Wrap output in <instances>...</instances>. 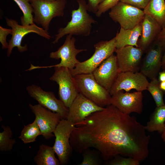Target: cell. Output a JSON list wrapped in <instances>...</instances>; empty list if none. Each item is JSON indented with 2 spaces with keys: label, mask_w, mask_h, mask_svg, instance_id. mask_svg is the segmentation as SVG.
Returning a JSON list of instances; mask_svg holds the SVG:
<instances>
[{
  "label": "cell",
  "mask_w": 165,
  "mask_h": 165,
  "mask_svg": "<svg viewBox=\"0 0 165 165\" xmlns=\"http://www.w3.org/2000/svg\"><path fill=\"white\" fill-rule=\"evenodd\" d=\"M79 7L72 11L71 20L64 28H60L55 36L53 44L57 43L64 35L87 36L90 34L92 24L97 22L87 13V3L85 0H76Z\"/></svg>",
  "instance_id": "6da1fadb"
},
{
  "label": "cell",
  "mask_w": 165,
  "mask_h": 165,
  "mask_svg": "<svg viewBox=\"0 0 165 165\" xmlns=\"http://www.w3.org/2000/svg\"><path fill=\"white\" fill-rule=\"evenodd\" d=\"M73 77L79 93L99 106L105 107L111 104L112 96L97 82L93 73L78 74Z\"/></svg>",
  "instance_id": "7a4b0ae2"
},
{
  "label": "cell",
  "mask_w": 165,
  "mask_h": 165,
  "mask_svg": "<svg viewBox=\"0 0 165 165\" xmlns=\"http://www.w3.org/2000/svg\"><path fill=\"white\" fill-rule=\"evenodd\" d=\"M30 2L33 8L34 23L47 31L53 18L63 16L67 3L66 0H30Z\"/></svg>",
  "instance_id": "3957f363"
},
{
  "label": "cell",
  "mask_w": 165,
  "mask_h": 165,
  "mask_svg": "<svg viewBox=\"0 0 165 165\" xmlns=\"http://www.w3.org/2000/svg\"><path fill=\"white\" fill-rule=\"evenodd\" d=\"M115 37L109 41H101L94 45L95 51L87 60L79 61L70 70L73 76L82 74L92 73L105 60L113 54L116 49Z\"/></svg>",
  "instance_id": "277c9868"
},
{
  "label": "cell",
  "mask_w": 165,
  "mask_h": 165,
  "mask_svg": "<svg viewBox=\"0 0 165 165\" xmlns=\"http://www.w3.org/2000/svg\"><path fill=\"white\" fill-rule=\"evenodd\" d=\"M75 38L72 35H67L64 44L57 51L50 53V58L56 60L61 59L59 63L54 65L43 66H35L31 64L30 68L26 71L55 67H64L70 70L72 69L79 62L76 59V56L79 53L87 50L86 49H76L75 45Z\"/></svg>",
  "instance_id": "5b68a950"
},
{
  "label": "cell",
  "mask_w": 165,
  "mask_h": 165,
  "mask_svg": "<svg viewBox=\"0 0 165 165\" xmlns=\"http://www.w3.org/2000/svg\"><path fill=\"white\" fill-rule=\"evenodd\" d=\"M75 127L73 123L62 119L53 132L55 139L53 147L61 165H66L72 155L73 149L70 139Z\"/></svg>",
  "instance_id": "8992f818"
},
{
  "label": "cell",
  "mask_w": 165,
  "mask_h": 165,
  "mask_svg": "<svg viewBox=\"0 0 165 165\" xmlns=\"http://www.w3.org/2000/svg\"><path fill=\"white\" fill-rule=\"evenodd\" d=\"M49 79L58 85L59 99L68 108L79 93L78 88L70 69L64 67H55Z\"/></svg>",
  "instance_id": "52a82bcc"
},
{
  "label": "cell",
  "mask_w": 165,
  "mask_h": 165,
  "mask_svg": "<svg viewBox=\"0 0 165 165\" xmlns=\"http://www.w3.org/2000/svg\"><path fill=\"white\" fill-rule=\"evenodd\" d=\"M7 25L12 29V37L9 40L7 56L9 57L11 54L13 49L16 47L20 53L26 51L28 50L26 44L21 45L23 38L27 34L34 33L41 37L49 40L52 37L48 31L37 26L35 23L27 25H20L14 20L6 17Z\"/></svg>",
  "instance_id": "ba28073f"
},
{
  "label": "cell",
  "mask_w": 165,
  "mask_h": 165,
  "mask_svg": "<svg viewBox=\"0 0 165 165\" xmlns=\"http://www.w3.org/2000/svg\"><path fill=\"white\" fill-rule=\"evenodd\" d=\"M145 15L143 10L121 1L109 13L112 20L125 29L134 28L142 22Z\"/></svg>",
  "instance_id": "9c48e42d"
},
{
  "label": "cell",
  "mask_w": 165,
  "mask_h": 165,
  "mask_svg": "<svg viewBox=\"0 0 165 165\" xmlns=\"http://www.w3.org/2000/svg\"><path fill=\"white\" fill-rule=\"evenodd\" d=\"M26 90L29 95L36 101L38 104L53 112L59 114L63 119H66L68 108L60 99L56 97L53 92L45 91L34 84L27 86Z\"/></svg>",
  "instance_id": "30bf717a"
},
{
  "label": "cell",
  "mask_w": 165,
  "mask_h": 165,
  "mask_svg": "<svg viewBox=\"0 0 165 165\" xmlns=\"http://www.w3.org/2000/svg\"><path fill=\"white\" fill-rule=\"evenodd\" d=\"M29 106L35 116L41 135L47 140L53 137L54 135L53 133L60 121L63 119L62 116L39 104L33 105L30 104Z\"/></svg>",
  "instance_id": "8fae6325"
},
{
  "label": "cell",
  "mask_w": 165,
  "mask_h": 165,
  "mask_svg": "<svg viewBox=\"0 0 165 165\" xmlns=\"http://www.w3.org/2000/svg\"><path fill=\"white\" fill-rule=\"evenodd\" d=\"M149 83L146 77L140 72H120L118 74L109 93L112 96L120 90L128 92L134 89L142 92L147 90Z\"/></svg>",
  "instance_id": "7c38bea8"
},
{
  "label": "cell",
  "mask_w": 165,
  "mask_h": 165,
  "mask_svg": "<svg viewBox=\"0 0 165 165\" xmlns=\"http://www.w3.org/2000/svg\"><path fill=\"white\" fill-rule=\"evenodd\" d=\"M144 52L140 48L132 46L116 49L115 52L119 72H138Z\"/></svg>",
  "instance_id": "4fadbf2b"
},
{
  "label": "cell",
  "mask_w": 165,
  "mask_h": 165,
  "mask_svg": "<svg viewBox=\"0 0 165 165\" xmlns=\"http://www.w3.org/2000/svg\"><path fill=\"white\" fill-rule=\"evenodd\" d=\"M143 96L141 91L124 93L120 90L111 96V104L123 112L141 114L142 112Z\"/></svg>",
  "instance_id": "5bb4252c"
},
{
  "label": "cell",
  "mask_w": 165,
  "mask_h": 165,
  "mask_svg": "<svg viewBox=\"0 0 165 165\" xmlns=\"http://www.w3.org/2000/svg\"><path fill=\"white\" fill-rule=\"evenodd\" d=\"M104 108L98 106L79 93L68 108L66 119L75 125L92 113L102 110Z\"/></svg>",
  "instance_id": "9a60e30c"
},
{
  "label": "cell",
  "mask_w": 165,
  "mask_h": 165,
  "mask_svg": "<svg viewBox=\"0 0 165 165\" xmlns=\"http://www.w3.org/2000/svg\"><path fill=\"white\" fill-rule=\"evenodd\" d=\"M141 62L140 72L151 80L157 78L162 67V59L163 52L162 46L156 42L147 49Z\"/></svg>",
  "instance_id": "2e32d148"
},
{
  "label": "cell",
  "mask_w": 165,
  "mask_h": 165,
  "mask_svg": "<svg viewBox=\"0 0 165 165\" xmlns=\"http://www.w3.org/2000/svg\"><path fill=\"white\" fill-rule=\"evenodd\" d=\"M119 73L116 56L113 54L92 73L97 82L109 92Z\"/></svg>",
  "instance_id": "e0dca14e"
},
{
  "label": "cell",
  "mask_w": 165,
  "mask_h": 165,
  "mask_svg": "<svg viewBox=\"0 0 165 165\" xmlns=\"http://www.w3.org/2000/svg\"><path fill=\"white\" fill-rule=\"evenodd\" d=\"M141 24L142 34L138 44L139 47L144 52L157 37L162 28L156 20L150 15L145 14Z\"/></svg>",
  "instance_id": "ac0fdd59"
},
{
  "label": "cell",
  "mask_w": 165,
  "mask_h": 165,
  "mask_svg": "<svg viewBox=\"0 0 165 165\" xmlns=\"http://www.w3.org/2000/svg\"><path fill=\"white\" fill-rule=\"evenodd\" d=\"M141 22L131 29H125L121 28L115 37L116 49H119L127 46L139 47L138 39L142 34Z\"/></svg>",
  "instance_id": "d6986e66"
},
{
  "label": "cell",
  "mask_w": 165,
  "mask_h": 165,
  "mask_svg": "<svg viewBox=\"0 0 165 165\" xmlns=\"http://www.w3.org/2000/svg\"><path fill=\"white\" fill-rule=\"evenodd\" d=\"M55 153L53 146L42 144L34 157V161L37 165H60L59 160L55 156Z\"/></svg>",
  "instance_id": "ffe728a7"
},
{
  "label": "cell",
  "mask_w": 165,
  "mask_h": 165,
  "mask_svg": "<svg viewBox=\"0 0 165 165\" xmlns=\"http://www.w3.org/2000/svg\"><path fill=\"white\" fill-rule=\"evenodd\" d=\"M143 11L156 20L162 28L165 26V0H150Z\"/></svg>",
  "instance_id": "44dd1931"
},
{
  "label": "cell",
  "mask_w": 165,
  "mask_h": 165,
  "mask_svg": "<svg viewBox=\"0 0 165 165\" xmlns=\"http://www.w3.org/2000/svg\"><path fill=\"white\" fill-rule=\"evenodd\" d=\"M165 127V105L156 107L152 114L150 120L145 126L149 132L157 131L162 134Z\"/></svg>",
  "instance_id": "7402d4cb"
},
{
  "label": "cell",
  "mask_w": 165,
  "mask_h": 165,
  "mask_svg": "<svg viewBox=\"0 0 165 165\" xmlns=\"http://www.w3.org/2000/svg\"><path fill=\"white\" fill-rule=\"evenodd\" d=\"M40 135L41 132L35 119L32 123L24 125L18 138L24 144H27L36 141V138Z\"/></svg>",
  "instance_id": "603a6c76"
},
{
  "label": "cell",
  "mask_w": 165,
  "mask_h": 165,
  "mask_svg": "<svg viewBox=\"0 0 165 165\" xmlns=\"http://www.w3.org/2000/svg\"><path fill=\"white\" fill-rule=\"evenodd\" d=\"M3 131L0 133V150L1 152H10L16 142L12 138L11 128L8 126L2 125Z\"/></svg>",
  "instance_id": "cb8c5ba5"
},
{
  "label": "cell",
  "mask_w": 165,
  "mask_h": 165,
  "mask_svg": "<svg viewBox=\"0 0 165 165\" xmlns=\"http://www.w3.org/2000/svg\"><path fill=\"white\" fill-rule=\"evenodd\" d=\"M17 5L23 13L20 18L21 24L23 25H27L34 23L33 8L30 2V0H13Z\"/></svg>",
  "instance_id": "d4e9b609"
},
{
  "label": "cell",
  "mask_w": 165,
  "mask_h": 165,
  "mask_svg": "<svg viewBox=\"0 0 165 165\" xmlns=\"http://www.w3.org/2000/svg\"><path fill=\"white\" fill-rule=\"evenodd\" d=\"M147 87V90L150 93L156 107L165 105L163 97L165 92L160 87V82L157 78L151 80Z\"/></svg>",
  "instance_id": "484cf974"
},
{
  "label": "cell",
  "mask_w": 165,
  "mask_h": 165,
  "mask_svg": "<svg viewBox=\"0 0 165 165\" xmlns=\"http://www.w3.org/2000/svg\"><path fill=\"white\" fill-rule=\"evenodd\" d=\"M83 159L80 165H99L101 163L99 152L88 148L82 153Z\"/></svg>",
  "instance_id": "4316f807"
},
{
  "label": "cell",
  "mask_w": 165,
  "mask_h": 165,
  "mask_svg": "<svg viewBox=\"0 0 165 165\" xmlns=\"http://www.w3.org/2000/svg\"><path fill=\"white\" fill-rule=\"evenodd\" d=\"M140 162L138 160L130 157L117 156L108 161V164L111 165H139Z\"/></svg>",
  "instance_id": "83f0119b"
},
{
  "label": "cell",
  "mask_w": 165,
  "mask_h": 165,
  "mask_svg": "<svg viewBox=\"0 0 165 165\" xmlns=\"http://www.w3.org/2000/svg\"><path fill=\"white\" fill-rule=\"evenodd\" d=\"M120 0H105L98 6L97 11L95 13L97 17L101 16L102 13L116 6Z\"/></svg>",
  "instance_id": "f1b7e54d"
},
{
  "label": "cell",
  "mask_w": 165,
  "mask_h": 165,
  "mask_svg": "<svg viewBox=\"0 0 165 165\" xmlns=\"http://www.w3.org/2000/svg\"><path fill=\"white\" fill-rule=\"evenodd\" d=\"M11 29L4 28L0 26V42L3 49H7L9 43L7 42V37L9 34H12Z\"/></svg>",
  "instance_id": "f546056e"
},
{
  "label": "cell",
  "mask_w": 165,
  "mask_h": 165,
  "mask_svg": "<svg viewBox=\"0 0 165 165\" xmlns=\"http://www.w3.org/2000/svg\"><path fill=\"white\" fill-rule=\"evenodd\" d=\"M150 0H120L124 3L130 4L141 9H144Z\"/></svg>",
  "instance_id": "4dcf8cb0"
},
{
  "label": "cell",
  "mask_w": 165,
  "mask_h": 165,
  "mask_svg": "<svg viewBox=\"0 0 165 165\" xmlns=\"http://www.w3.org/2000/svg\"><path fill=\"white\" fill-rule=\"evenodd\" d=\"M105 0H88L87 3L88 11L96 13L99 5Z\"/></svg>",
  "instance_id": "1f68e13d"
},
{
  "label": "cell",
  "mask_w": 165,
  "mask_h": 165,
  "mask_svg": "<svg viewBox=\"0 0 165 165\" xmlns=\"http://www.w3.org/2000/svg\"><path fill=\"white\" fill-rule=\"evenodd\" d=\"M156 42L162 47L163 51H165V26L162 28L157 37Z\"/></svg>",
  "instance_id": "d6a6232c"
},
{
  "label": "cell",
  "mask_w": 165,
  "mask_h": 165,
  "mask_svg": "<svg viewBox=\"0 0 165 165\" xmlns=\"http://www.w3.org/2000/svg\"><path fill=\"white\" fill-rule=\"evenodd\" d=\"M158 75V80L160 82L165 81V70H163L162 72H159Z\"/></svg>",
  "instance_id": "836d02e7"
},
{
  "label": "cell",
  "mask_w": 165,
  "mask_h": 165,
  "mask_svg": "<svg viewBox=\"0 0 165 165\" xmlns=\"http://www.w3.org/2000/svg\"><path fill=\"white\" fill-rule=\"evenodd\" d=\"M163 70H165V51L162 59V67Z\"/></svg>",
  "instance_id": "e575fe53"
},
{
  "label": "cell",
  "mask_w": 165,
  "mask_h": 165,
  "mask_svg": "<svg viewBox=\"0 0 165 165\" xmlns=\"http://www.w3.org/2000/svg\"><path fill=\"white\" fill-rule=\"evenodd\" d=\"M159 86L161 89L165 92V81L160 82Z\"/></svg>",
  "instance_id": "d590c367"
},
{
  "label": "cell",
  "mask_w": 165,
  "mask_h": 165,
  "mask_svg": "<svg viewBox=\"0 0 165 165\" xmlns=\"http://www.w3.org/2000/svg\"><path fill=\"white\" fill-rule=\"evenodd\" d=\"M161 137L163 141L165 143V127L163 132L161 134Z\"/></svg>",
  "instance_id": "8d00e7d4"
},
{
  "label": "cell",
  "mask_w": 165,
  "mask_h": 165,
  "mask_svg": "<svg viewBox=\"0 0 165 165\" xmlns=\"http://www.w3.org/2000/svg\"><path fill=\"white\" fill-rule=\"evenodd\" d=\"M46 0V1H53L55 0Z\"/></svg>",
  "instance_id": "74e56055"
}]
</instances>
